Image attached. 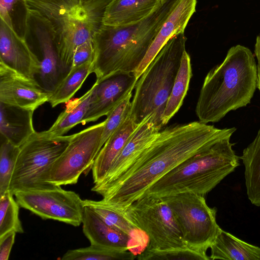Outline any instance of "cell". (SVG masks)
<instances>
[{"instance_id": "9c48e42d", "label": "cell", "mask_w": 260, "mask_h": 260, "mask_svg": "<svg viewBox=\"0 0 260 260\" xmlns=\"http://www.w3.org/2000/svg\"><path fill=\"white\" fill-rule=\"evenodd\" d=\"M123 211L148 236L146 249L164 250L187 246L172 209L161 198L144 196Z\"/></svg>"}, {"instance_id": "e575fe53", "label": "cell", "mask_w": 260, "mask_h": 260, "mask_svg": "<svg viewBox=\"0 0 260 260\" xmlns=\"http://www.w3.org/2000/svg\"><path fill=\"white\" fill-rule=\"evenodd\" d=\"M16 232L11 231L0 237V260H8L15 242Z\"/></svg>"}, {"instance_id": "d6a6232c", "label": "cell", "mask_w": 260, "mask_h": 260, "mask_svg": "<svg viewBox=\"0 0 260 260\" xmlns=\"http://www.w3.org/2000/svg\"><path fill=\"white\" fill-rule=\"evenodd\" d=\"M133 91L117 105L107 115L103 129L101 146L103 147L105 142L112 134L120 126V125L129 116L131 108V99Z\"/></svg>"}, {"instance_id": "ac0fdd59", "label": "cell", "mask_w": 260, "mask_h": 260, "mask_svg": "<svg viewBox=\"0 0 260 260\" xmlns=\"http://www.w3.org/2000/svg\"><path fill=\"white\" fill-rule=\"evenodd\" d=\"M197 0H175L170 12L153 40L144 59L134 74L138 78L159 51L174 35L184 32L196 11Z\"/></svg>"}, {"instance_id": "4fadbf2b", "label": "cell", "mask_w": 260, "mask_h": 260, "mask_svg": "<svg viewBox=\"0 0 260 260\" xmlns=\"http://www.w3.org/2000/svg\"><path fill=\"white\" fill-rule=\"evenodd\" d=\"M139 78L134 73L118 72L96 81L88 110L81 123L107 115L135 89Z\"/></svg>"}, {"instance_id": "4dcf8cb0", "label": "cell", "mask_w": 260, "mask_h": 260, "mask_svg": "<svg viewBox=\"0 0 260 260\" xmlns=\"http://www.w3.org/2000/svg\"><path fill=\"white\" fill-rule=\"evenodd\" d=\"M15 146L1 136L0 147V197L9 190L19 153Z\"/></svg>"}, {"instance_id": "7c38bea8", "label": "cell", "mask_w": 260, "mask_h": 260, "mask_svg": "<svg viewBox=\"0 0 260 260\" xmlns=\"http://www.w3.org/2000/svg\"><path fill=\"white\" fill-rule=\"evenodd\" d=\"M24 40L40 60L39 84L51 93L67 74L59 59L55 34L50 23L30 9Z\"/></svg>"}, {"instance_id": "83f0119b", "label": "cell", "mask_w": 260, "mask_h": 260, "mask_svg": "<svg viewBox=\"0 0 260 260\" xmlns=\"http://www.w3.org/2000/svg\"><path fill=\"white\" fill-rule=\"evenodd\" d=\"M29 9L27 0H0V19L24 40Z\"/></svg>"}, {"instance_id": "484cf974", "label": "cell", "mask_w": 260, "mask_h": 260, "mask_svg": "<svg viewBox=\"0 0 260 260\" xmlns=\"http://www.w3.org/2000/svg\"><path fill=\"white\" fill-rule=\"evenodd\" d=\"M192 76L190 56L185 50L171 92L165 107L162 119L163 126L169 122L182 106L188 89Z\"/></svg>"}, {"instance_id": "d4e9b609", "label": "cell", "mask_w": 260, "mask_h": 260, "mask_svg": "<svg viewBox=\"0 0 260 260\" xmlns=\"http://www.w3.org/2000/svg\"><path fill=\"white\" fill-rule=\"evenodd\" d=\"M94 87V84L82 96L69 103L53 125L45 132L52 137L62 136L75 125L81 123L88 110Z\"/></svg>"}, {"instance_id": "44dd1931", "label": "cell", "mask_w": 260, "mask_h": 260, "mask_svg": "<svg viewBox=\"0 0 260 260\" xmlns=\"http://www.w3.org/2000/svg\"><path fill=\"white\" fill-rule=\"evenodd\" d=\"M161 4V0H111L106 9L103 24L118 26L137 23Z\"/></svg>"}, {"instance_id": "9a60e30c", "label": "cell", "mask_w": 260, "mask_h": 260, "mask_svg": "<svg viewBox=\"0 0 260 260\" xmlns=\"http://www.w3.org/2000/svg\"><path fill=\"white\" fill-rule=\"evenodd\" d=\"M82 223L83 232L90 245L115 251L129 250L137 257L146 248L129 235L109 225L88 206H84Z\"/></svg>"}, {"instance_id": "52a82bcc", "label": "cell", "mask_w": 260, "mask_h": 260, "mask_svg": "<svg viewBox=\"0 0 260 260\" xmlns=\"http://www.w3.org/2000/svg\"><path fill=\"white\" fill-rule=\"evenodd\" d=\"M72 135L52 137L35 132L20 147L9 190L18 191L54 187L49 180L52 166L68 146Z\"/></svg>"}, {"instance_id": "8fae6325", "label": "cell", "mask_w": 260, "mask_h": 260, "mask_svg": "<svg viewBox=\"0 0 260 260\" xmlns=\"http://www.w3.org/2000/svg\"><path fill=\"white\" fill-rule=\"evenodd\" d=\"M20 207L43 219H53L74 226L82 222L83 200L75 192L55 186L46 189L18 191L14 194Z\"/></svg>"}, {"instance_id": "f546056e", "label": "cell", "mask_w": 260, "mask_h": 260, "mask_svg": "<svg viewBox=\"0 0 260 260\" xmlns=\"http://www.w3.org/2000/svg\"><path fill=\"white\" fill-rule=\"evenodd\" d=\"M9 190L0 197V237L11 231L23 233L19 218V205Z\"/></svg>"}, {"instance_id": "ffe728a7", "label": "cell", "mask_w": 260, "mask_h": 260, "mask_svg": "<svg viewBox=\"0 0 260 260\" xmlns=\"http://www.w3.org/2000/svg\"><path fill=\"white\" fill-rule=\"evenodd\" d=\"M34 112L0 102L1 136L20 147L36 132L32 121Z\"/></svg>"}, {"instance_id": "5b68a950", "label": "cell", "mask_w": 260, "mask_h": 260, "mask_svg": "<svg viewBox=\"0 0 260 260\" xmlns=\"http://www.w3.org/2000/svg\"><path fill=\"white\" fill-rule=\"evenodd\" d=\"M111 1L27 0L29 9L46 19L54 29L59 59L67 74L76 48L92 39L103 24Z\"/></svg>"}, {"instance_id": "74e56055", "label": "cell", "mask_w": 260, "mask_h": 260, "mask_svg": "<svg viewBox=\"0 0 260 260\" xmlns=\"http://www.w3.org/2000/svg\"><path fill=\"white\" fill-rule=\"evenodd\" d=\"M84 2H87V1H91V0H83Z\"/></svg>"}, {"instance_id": "6da1fadb", "label": "cell", "mask_w": 260, "mask_h": 260, "mask_svg": "<svg viewBox=\"0 0 260 260\" xmlns=\"http://www.w3.org/2000/svg\"><path fill=\"white\" fill-rule=\"evenodd\" d=\"M236 131L235 127L220 129L199 121L167 126L113 182L95 192L124 210L169 171Z\"/></svg>"}, {"instance_id": "ba28073f", "label": "cell", "mask_w": 260, "mask_h": 260, "mask_svg": "<svg viewBox=\"0 0 260 260\" xmlns=\"http://www.w3.org/2000/svg\"><path fill=\"white\" fill-rule=\"evenodd\" d=\"M161 198L172 209L187 246L206 253L220 229L216 208L209 207L204 196L191 192Z\"/></svg>"}, {"instance_id": "5bb4252c", "label": "cell", "mask_w": 260, "mask_h": 260, "mask_svg": "<svg viewBox=\"0 0 260 260\" xmlns=\"http://www.w3.org/2000/svg\"><path fill=\"white\" fill-rule=\"evenodd\" d=\"M50 94L36 79L0 63V102L35 111L48 102Z\"/></svg>"}, {"instance_id": "30bf717a", "label": "cell", "mask_w": 260, "mask_h": 260, "mask_svg": "<svg viewBox=\"0 0 260 260\" xmlns=\"http://www.w3.org/2000/svg\"><path fill=\"white\" fill-rule=\"evenodd\" d=\"M105 121L72 135L71 141L54 163L49 183L57 186L76 184L82 173L91 169L100 150Z\"/></svg>"}, {"instance_id": "7a4b0ae2", "label": "cell", "mask_w": 260, "mask_h": 260, "mask_svg": "<svg viewBox=\"0 0 260 260\" xmlns=\"http://www.w3.org/2000/svg\"><path fill=\"white\" fill-rule=\"evenodd\" d=\"M257 88L254 56L241 45L228 50L223 61L206 75L196 107L199 121H220L229 112L249 104Z\"/></svg>"}, {"instance_id": "d6986e66", "label": "cell", "mask_w": 260, "mask_h": 260, "mask_svg": "<svg viewBox=\"0 0 260 260\" xmlns=\"http://www.w3.org/2000/svg\"><path fill=\"white\" fill-rule=\"evenodd\" d=\"M139 124L129 115L105 142L91 168L94 184L99 183L107 175Z\"/></svg>"}, {"instance_id": "603a6c76", "label": "cell", "mask_w": 260, "mask_h": 260, "mask_svg": "<svg viewBox=\"0 0 260 260\" xmlns=\"http://www.w3.org/2000/svg\"><path fill=\"white\" fill-rule=\"evenodd\" d=\"M84 206L93 210L111 227L127 234L134 239L147 246L149 238L140 230L122 210L108 203L103 199L100 201L83 200Z\"/></svg>"}, {"instance_id": "1f68e13d", "label": "cell", "mask_w": 260, "mask_h": 260, "mask_svg": "<svg viewBox=\"0 0 260 260\" xmlns=\"http://www.w3.org/2000/svg\"><path fill=\"white\" fill-rule=\"evenodd\" d=\"M136 258L139 260H210L207 253L188 246L164 250L146 248Z\"/></svg>"}, {"instance_id": "8992f818", "label": "cell", "mask_w": 260, "mask_h": 260, "mask_svg": "<svg viewBox=\"0 0 260 260\" xmlns=\"http://www.w3.org/2000/svg\"><path fill=\"white\" fill-rule=\"evenodd\" d=\"M186 38L184 32L173 36L138 79L130 116L139 124L148 115L161 128L165 107L178 73Z\"/></svg>"}, {"instance_id": "836d02e7", "label": "cell", "mask_w": 260, "mask_h": 260, "mask_svg": "<svg viewBox=\"0 0 260 260\" xmlns=\"http://www.w3.org/2000/svg\"><path fill=\"white\" fill-rule=\"evenodd\" d=\"M94 57L95 47L93 39H91L80 45L76 48L70 70L88 61H94Z\"/></svg>"}, {"instance_id": "4316f807", "label": "cell", "mask_w": 260, "mask_h": 260, "mask_svg": "<svg viewBox=\"0 0 260 260\" xmlns=\"http://www.w3.org/2000/svg\"><path fill=\"white\" fill-rule=\"evenodd\" d=\"M93 61H88L69 71L50 94L48 102L52 107L69 101L88 76L92 73Z\"/></svg>"}, {"instance_id": "277c9868", "label": "cell", "mask_w": 260, "mask_h": 260, "mask_svg": "<svg viewBox=\"0 0 260 260\" xmlns=\"http://www.w3.org/2000/svg\"><path fill=\"white\" fill-rule=\"evenodd\" d=\"M233 133L220 137L169 171L151 185L142 197L161 198L183 192L204 196L210 192L239 165V157L230 142Z\"/></svg>"}, {"instance_id": "2e32d148", "label": "cell", "mask_w": 260, "mask_h": 260, "mask_svg": "<svg viewBox=\"0 0 260 260\" xmlns=\"http://www.w3.org/2000/svg\"><path fill=\"white\" fill-rule=\"evenodd\" d=\"M0 63L29 78L35 79L40 61L24 39L0 19Z\"/></svg>"}, {"instance_id": "e0dca14e", "label": "cell", "mask_w": 260, "mask_h": 260, "mask_svg": "<svg viewBox=\"0 0 260 260\" xmlns=\"http://www.w3.org/2000/svg\"><path fill=\"white\" fill-rule=\"evenodd\" d=\"M161 129L153 121L152 114L147 115L131 135L105 177L94 184L95 191L113 182L152 141Z\"/></svg>"}, {"instance_id": "7402d4cb", "label": "cell", "mask_w": 260, "mask_h": 260, "mask_svg": "<svg viewBox=\"0 0 260 260\" xmlns=\"http://www.w3.org/2000/svg\"><path fill=\"white\" fill-rule=\"evenodd\" d=\"M209 248L210 260H260V247L248 243L221 228Z\"/></svg>"}, {"instance_id": "3957f363", "label": "cell", "mask_w": 260, "mask_h": 260, "mask_svg": "<svg viewBox=\"0 0 260 260\" xmlns=\"http://www.w3.org/2000/svg\"><path fill=\"white\" fill-rule=\"evenodd\" d=\"M174 1L167 0L137 23L102 25L92 38L95 47L92 73L96 76V81L116 72L136 71Z\"/></svg>"}, {"instance_id": "f1b7e54d", "label": "cell", "mask_w": 260, "mask_h": 260, "mask_svg": "<svg viewBox=\"0 0 260 260\" xmlns=\"http://www.w3.org/2000/svg\"><path fill=\"white\" fill-rule=\"evenodd\" d=\"M137 255L129 250L119 251L90 245L68 250L62 260H133Z\"/></svg>"}, {"instance_id": "cb8c5ba5", "label": "cell", "mask_w": 260, "mask_h": 260, "mask_svg": "<svg viewBox=\"0 0 260 260\" xmlns=\"http://www.w3.org/2000/svg\"><path fill=\"white\" fill-rule=\"evenodd\" d=\"M244 165L247 194L251 203L260 206V127L253 141L240 157Z\"/></svg>"}, {"instance_id": "8d00e7d4", "label": "cell", "mask_w": 260, "mask_h": 260, "mask_svg": "<svg viewBox=\"0 0 260 260\" xmlns=\"http://www.w3.org/2000/svg\"><path fill=\"white\" fill-rule=\"evenodd\" d=\"M167 0H161V3L162 4H164V3H165Z\"/></svg>"}, {"instance_id": "d590c367", "label": "cell", "mask_w": 260, "mask_h": 260, "mask_svg": "<svg viewBox=\"0 0 260 260\" xmlns=\"http://www.w3.org/2000/svg\"><path fill=\"white\" fill-rule=\"evenodd\" d=\"M254 54L257 58V88L260 91V33L256 38L254 46Z\"/></svg>"}]
</instances>
